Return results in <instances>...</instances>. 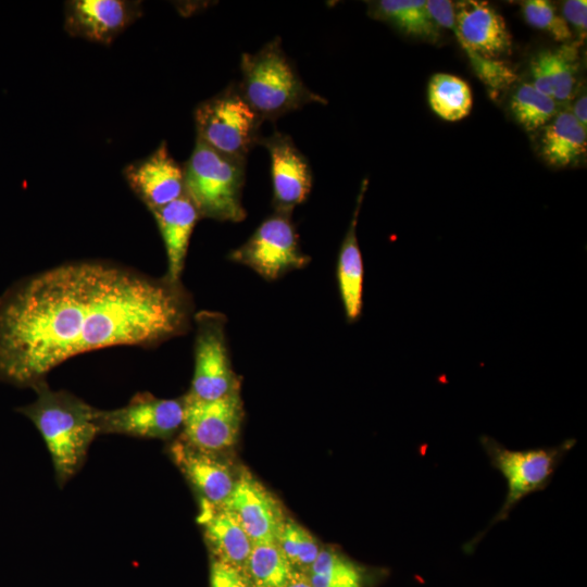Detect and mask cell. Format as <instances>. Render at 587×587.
<instances>
[{"label":"cell","mask_w":587,"mask_h":587,"mask_svg":"<svg viewBox=\"0 0 587 587\" xmlns=\"http://www.w3.org/2000/svg\"><path fill=\"white\" fill-rule=\"evenodd\" d=\"M510 109L515 121L528 132L548 124L558 113L555 100L527 83L516 88Z\"/></svg>","instance_id":"obj_25"},{"label":"cell","mask_w":587,"mask_h":587,"mask_svg":"<svg viewBox=\"0 0 587 587\" xmlns=\"http://www.w3.org/2000/svg\"><path fill=\"white\" fill-rule=\"evenodd\" d=\"M36 398L16 411L27 417L41 435L50 453L59 486L70 480L83 465L88 449L99 435L97 408L67 390H53L47 380L32 388Z\"/></svg>","instance_id":"obj_2"},{"label":"cell","mask_w":587,"mask_h":587,"mask_svg":"<svg viewBox=\"0 0 587 587\" xmlns=\"http://www.w3.org/2000/svg\"><path fill=\"white\" fill-rule=\"evenodd\" d=\"M427 11L438 27L450 28L455 24L454 2L449 0H427Z\"/></svg>","instance_id":"obj_32"},{"label":"cell","mask_w":587,"mask_h":587,"mask_svg":"<svg viewBox=\"0 0 587 587\" xmlns=\"http://www.w3.org/2000/svg\"><path fill=\"white\" fill-rule=\"evenodd\" d=\"M210 587H251V585L241 569L214 558L211 564Z\"/></svg>","instance_id":"obj_30"},{"label":"cell","mask_w":587,"mask_h":587,"mask_svg":"<svg viewBox=\"0 0 587 587\" xmlns=\"http://www.w3.org/2000/svg\"><path fill=\"white\" fill-rule=\"evenodd\" d=\"M525 21L533 27L546 32L555 41L565 42L573 36L571 27L547 0H526L522 2Z\"/></svg>","instance_id":"obj_28"},{"label":"cell","mask_w":587,"mask_h":587,"mask_svg":"<svg viewBox=\"0 0 587 587\" xmlns=\"http://www.w3.org/2000/svg\"><path fill=\"white\" fill-rule=\"evenodd\" d=\"M184 408V397L163 399L140 392L124 407L113 410L98 409L96 424L99 435L168 439L182 429Z\"/></svg>","instance_id":"obj_9"},{"label":"cell","mask_w":587,"mask_h":587,"mask_svg":"<svg viewBox=\"0 0 587 587\" xmlns=\"http://www.w3.org/2000/svg\"><path fill=\"white\" fill-rule=\"evenodd\" d=\"M190 292L108 260L70 261L0 295V382L33 388L57 366L103 348H153L187 334Z\"/></svg>","instance_id":"obj_1"},{"label":"cell","mask_w":587,"mask_h":587,"mask_svg":"<svg viewBox=\"0 0 587 587\" xmlns=\"http://www.w3.org/2000/svg\"><path fill=\"white\" fill-rule=\"evenodd\" d=\"M164 242L166 276L180 280L191 234L201 218L191 200L185 195L171 203L151 211Z\"/></svg>","instance_id":"obj_17"},{"label":"cell","mask_w":587,"mask_h":587,"mask_svg":"<svg viewBox=\"0 0 587 587\" xmlns=\"http://www.w3.org/2000/svg\"><path fill=\"white\" fill-rule=\"evenodd\" d=\"M369 180H362L355 209L341 242L337 261V283L348 322H355L362 312L364 266L360 250L357 226L359 212L367 189Z\"/></svg>","instance_id":"obj_18"},{"label":"cell","mask_w":587,"mask_h":587,"mask_svg":"<svg viewBox=\"0 0 587 587\" xmlns=\"http://www.w3.org/2000/svg\"><path fill=\"white\" fill-rule=\"evenodd\" d=\"M183 440L191 447L214 453L232 447L242 422L239 390L215 400L184 396Z\"/></svg>","instance_id":"obj_10"},{"label":"cell","mask_w":587,"mask_h":587,"mask_svg":"<svg viewBox=\"0 0 587 587\" xmlns=\"http://www.w3.org/2000/svg\"><path fill=\"white\" fill-rule=\"evenodd\" d=\"M370 13L408 36L430 41L439 38V27L430 17L425 0H379L371 3Z\"/></svg>","instance_id":"obj_21"},{"label":"cell","mask_w":587,"mask_h":587,"mask_svg":"<svg viewBox=\"0 0 587 587\" xmlns=\"http://www.w3.org/2000/svg\"><path fill=\"white\" fill-rule=\"evenodd\" d=\"M260 145L270 154L274 210L292 213L311 192L313 175L310 163L286 134L274 132L262 137Z\"/></svg>","instance_id":"obj_13"},{"label":"cell","mask_w":587,"mask_h":587,"mask_svg":"<svg viewBox=\"0 0 587 587\" xmlns=\"http://www.w3.org/2000/svg\"><path fill=\"white\" fill-rule=\"evenodd\" d=\"M123 175L150 212L186 195L184 165L172 157L164 140L146 158L127 164Z\"/></svg>","instance_id":"obj_12"},{"label":"cell","mask_w":587,"mask_h":587,"mask_svg":"<svg viewBox=\"0 0 587 587\" xmlns=\"http://www.w3.org/2000/svg\"><path fill=\"white\" fill-rule=\"evenodd\" d=\"M479 79L495 92L508 88L515 79L513 70L500 60L485 59L463 47Z\"/></svg>","instance_id":"obj_29"},{"label":"cell","mask_w":587,"mask_h":587,"mask_svg":"<svg viewBox=\"0 0 587 587\" xmlns=\"http://www.w3.org/2000/svg\"><path fill=\"white\" fill-rule=\"evenodd\" d=\"M195 369L188 396L215 400L239 390L232 367L225 333V316L220 312L195 313Z\"/></svg>","instance_id":"obj_8"},{"label":"cell","mask_w":587,"mask_h":587,"mask_svg":"<svg viewBox=\"0 0 587 587\" xmlns=\"http://www.w3.org/2000/svg\"><path fill=\"white\" fill-rule=\"evenodd\" d=\"M199 522L215 559L243 571L253 542L238 517L224 505H213L202 500Z\"/></svg>","instance_id":"obj_19"},{"label":"cell","mask_w":587,"mask_h":587,"mask_svg":"<svg viewBox=\"0 0 587 587\" xmlns=\"http://www.w3.org/2000/svg\"><path fill=\"white\" fill-rule=\"evenodd\" d=\"M575 118L587 128V97L586 95L580 96L574 107H573V113Z\"/></svg>","instance_id":"obj_34"},{"label":"cell","mask_w":587,"mask_h":587,"mask_svg":"<svg viewBox=\"0 0 587 587\" xmlns=\"http://www.w3.org/2000/svg\"><path fill=\"white\" fill-rule=\"evenodd\" d=\"M197 138L237 159L260 145L263 120L245 100L236 84L199 103L193 113Z\"/></svg>","instance_id":"obj_6"},{"label":"cell","mask_w":587,"mask_h":587,"mask_svg":"<svg viewBox=\"0 0 587 587\" xmlns=\"http://www.w3.org/2000/svg\"><path fill=\"white\" fill-rule=\"evenodd\" d=\"M228 259L250 267L268 282L302 268L311 261L301 250L291 212L275 210Z\"/></svg>","instance_id":"obj_7"},{"label":"cell","mask_w":587,"mask_h":587,"mask_svg":"<svg viewBox=\"0 0 587 587\" xmlns=\"http://www.w3.org/2000/svg\"><path fill=\"white\" fill-rule=\"evenodd\" d=\"M587 149V128L569 111L558 112L545 127L540 154L553 167L576 162Z\"/></svg>","instance_id":"obj_20"},{"label":"cell","mask_w":587,"mask_h":587,"mask_svg":"<svg viewBox=\"0 0 587 587\" xmlns=\"http://www.w3.org/2000/svg\"><path fill=\"white\" fill-rule=\"evenodd\" d=\"M530 71L533 76L532 85L540 92L553 98L549 74L541 51L532 59Z\"/></svg>","instance_id":"obj_33"},{"label":"cell","mask_w":587,"mask_h":587,"mask_svg":"<svg viewBox=\"0 0 587 587\" xmlns=\"http://www.w3.org/2000/svg\"><path fill=\"white\" fill-rule=\"evenodd\" d=\"M171 454L203 501L213 505H223L227 501L236 478L225 463L213 453L196 449L183 439L171 446Z\"/></svg>","instance_id":"obj_16"},{"label":"cell","mask_w":587,"mask_h":587,"mask_svg":"<svg viewBox=\"0 0 587 587\" xmlns=\"http://www.w3.org/2000/svg\"><path fill=\"white\" fill-rule=\"evenodd\" d=\"M562 17L567 25H572L582 39L586 38L587 29V1L566 0L562 7Z\"/></svg>","instance_id":"obj_31"},{"label":"cell","mask_w":587,"mask_h":587,"mask_svg":"<svg viewBox=\"0 0 587 587\" xmlns=\"http://www.w3.org/2000/svg\"><path fill=\"white\" fill-rule=\"evenodd\" d=\"M246 160L223 154L196 138L184 164L185 192L200 217L238 223L246 218L242 205Z\"/></svg>","instance_id":"obj_4"},{"label":"cell","mask_w":587,"mask_h":587,"mask_svg":"<svg viewBox=\"0 0 587 587\" xmlns=\"http://www.w3.org/2000/svg\"><path fill=\"white\" fill-rule=\"evenodd\" d=\"M455 24L453 30L458 41L478 55L499 60L511 52L512 41L504 18L488 2L462 0L454 2Z\"/></svg>","instance_id":"obj_14"},{"label":"cell","mask_w":587,"mask_h":587,"mask_svg":"<svg viewBox=\"0 0 587 587\" xmlns=\"http://www.w3.org/2000/svg\"><path fill=\"white\" fill-rule=\"evenodd\" d=\"M554 100L565 101L572 97L576 84V49L565 46L558 50H542Z\"/></svg>","instance_id":"obj_27"},{"label":"cell","mask_w":587,"mask_h":587,"mask_svg":"<svg viewBox=\"0 0 587 587\" xmlns=\"http://www.w3.org/2000/svg\"><path fill=\"white\" fill-rule=\"evenodd\" d=\"M285 587H313L307 573L295 570Z\"/></svg>","instance_id":"obj_35"},{"label":"cell","mask_w":587,"mask_h":587,"mask_svg":"<svg viewBox=\"0 0 587 587\" xmlns=\"http://www.w3.org/2000/svg\"><path fill=\"white\" fill-rule=\"evenodd\" d=\"M223 505L238 517L252 542L276 540L285 516L273 496L247 471L236 478Z\"/></svg>","instance_id":"obj_15"},{"label":"cell","mask_w":587,"mask_h":587,"mask_svg":"<svg viewBox=\"0 0 587 587\" xmlns=\"http://www.w3.org/2000/svg\"><path fill=\"white\" fill-rule=\"evenodd\" d=\"M294 571L276 541L253 542L243 570L251 587H285Z\"/></svg>","instance_id":"obj_23"},{"label":"cell","mask_w":587,"mask_h":587,"mask_svg":"<svg viewBox=\"0 0 587 587\" xmlns=\"http://www.w3.org/2000/svg\"><path fill=\"white\" fill-rule=\"evenodd\" d=\"M427 98L432 110L441 118L455 122L471 112L472 90L459 76L437 73L428 82Z\"/></svg>","instance_id":"obj_22"},{"label":"cell","mask_w":587,"mask_h":587,"mask_svg":"<svg viewBox=\"0 0 587 587\" xmlns=\"http://www.w3.org/2000/svg\"><path fill=\"white\" fill-rule=\"evenodd\" d=\"M575 444V439H566L553 447L514 450L489 436H482L480 445L491 466L505 479L507 495L501 508L487 527L472 538L465 547L474 548L494 525L508 519L520 501L530 494L547 488L557 467Z\"/></svg>","instance_id":"obj_5"},{"label":"cell","mask_w":587,"mask_h":587,"mask_svg":"<svg viewBox=\"0 0 587 587\" xmlns=\"http://www.w3.org/2000/svg\"><path fill=\"white\" fill-rule=\"evenodd\" d=\"M240 70L238 89L263 122L276 121L309 103H327L305 86L279 37L254 53H243Z\"/></svg>","instance_id":"obj_3"},{"label":"cell","mask_w":587,"mask_h":587,"mask_svg":"<svg viewBox=\"0 0 587 587\" xmlns=\"http://www.w3.org/2000/svg\"><path fill=\"white\" fill-rule=\"evenodd\" d=\"M275 541L291 566L302 572L309 570L321 550L313 536L289 519L282 523Z\"/></svg>","instance_id":"obj_26"},{"label":"cell","mask_w":587,"mask_h":587,"mask_svg":"<svg viewBox=\"0 0 587 587\" xmlns=\"http://www.w3.org/2000/svg\"><path fill=\"white\" fill-rule=\"evenodd\" d=\"M313 587H367V573L348 557L332 550H320L305 572Z\"/></svg>","instance_id":"obj_24"},{"label":"cell","mask_w":587,"mask_h":587,"mask_svg":"<svg viewBox=\"0 0 587 587\" xmlns=\"http://www.w3.org/2000/svg\"><path fill=\"white\" fill-rule=\"evenodd\" d=\"M64 30L73 38L110 46L141 17L137 0H70L64 5Z\"/></svg>","instance_id":"obj_11"}]
</instances>
